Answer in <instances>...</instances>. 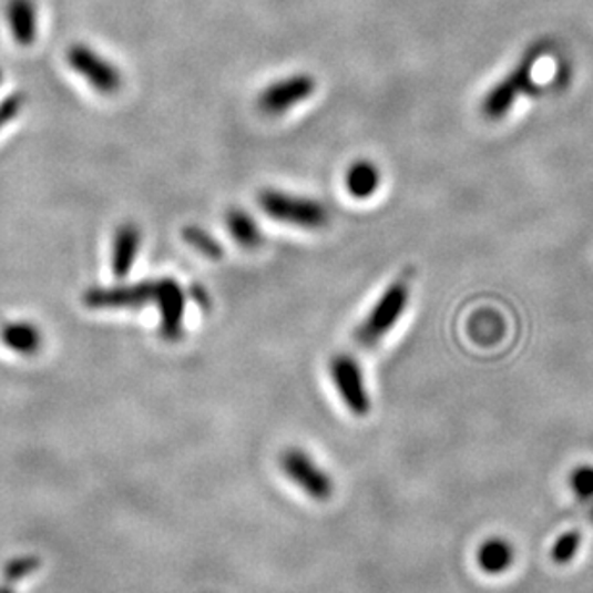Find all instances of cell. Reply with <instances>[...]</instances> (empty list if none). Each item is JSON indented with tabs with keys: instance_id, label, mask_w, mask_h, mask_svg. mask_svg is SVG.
I'll return each mask as SVG.
<instances>
[{
	"instance_id": "cell-1",
	"label": "cell",
	"mask_w": 593,
	"mask_h": 593,
	"mask_svg": "<svg viewBox=\"0 0 593 593\" xmlns=\"http://www.w3.org/2000/svg\"><path fill=\"white\" fill-rule=\"evenodd\" d=\"M543 52H545L543 44L532 47L522 57V60L517 64L513 72H509L503 80L495 83L488 91V95L483 96L482 104H480L483 117H488V120H501V117H505L520 96L528 93V91H532L535 62L542 59Z\"/></svg>"
},
{
	"instance_id": "cell-2",
	"label": "cell",
	"mask_w": 593,
	"mask_h": 593,
	"mask_svg": "<svg viewBox=\"0 0 593 593\" xmlns=\"http://www.w3.org/2000/svg\"><path fill=\"white\" fill-rule=\"evenodd\" d=\"M258 206L272 221L289 224V226L316 229L330 221L326 206L315 198L297 197L284 191L264 190L258 193Z\"/></svg>"
},
{
	"instance_id": "cell-3",
	"label": "cell",
	"mask_w": 593,
	"mask_h": 593,
	"mask_svg": "<svg viewBox=\"0 0 593 593\" xmlns=\"http://www.w3.org/2000/svg\"><path fill=\"white\" fill-rule=\"evenodd\" d=\"M410 289L407 278H399L381 294L378 303L368 313L357 331L355 341L362 347H372L381 337L396 328L399 318L403 316L405 308L409 305Z\"/></svg>"
},
{
	"instance_id": "cell-4",
	"label": "cell",
	"mask_w": 593,
	"mask_h": 593,
	"mask_svg": "<svg viewBox=\"0 0 593 593\" xmlns=\"http://www.w3.org/2000/svg\"><path fill=\"white\" fill-rule=\"evenodd\" d=\"M279 469L300 491L307 493V498L328 501L334 495L336 483L330 474L300 447H287L279 454Z\"/></svg>"
},
{
	"instance_id": "cell-5",
	"label": "cell",
	"mask_w": 593,
	"mask_h": 593,
	"mask_svg": "<svg viewBox=\"0 0 593 593\" xmlns=\"http://www.w3.org/2000/svg\"><path fill=\"white\" fill-rule=\"evenodd\" d=\"M68 64L103 95H114L122 88L120 70L88 44H74L68 51Z\"/></svg>"
},
{
	"instance_id": "cell-6",
	"label": "cell",
	"mask_w": 593,
	"mask_h": 593,
	"mask_svg": "<svg viewBox=\"0 0 593 593\" xmlns=\"http://www.w3.org/2000/svg\"><path fill=\"white\" fill-rule=\"evenodd\" d=\"M330 374L345 407L357 417H367L372 403L359 362L351 355H336L330 362Z\"/></svg>"
},
{
	"instance_id": "cell-7",
	"label": "cell",
	"mask_w": 593,
	"mask_h": 593,
	"mask_svg": "<svg viewBox=\"0 0 593 593\" xmlns=\"http://www.w3.org/2000/svg\"><path fill=\"white\" fill-rule=\"evenodd\" d=\"M315 91L316 80L313 75H289L286 80L276 81L263 89V93L258 95V109L268 116H279L294 109L295 104L305 103L315 95Z\"/></svg>"
},
{
	"instance_id": "cell-8",
	"label": "cell",
	"mask_w": 593,
	"mask_h": 593,
	"mask_svg": "<svg viewBox=\"0 0 593 593\" xmlns=\"http://www.w3.org/2000/svg\"><path fill=\"white\" fill-rule=\"evenodd\" d=\"M154 303L161 315V336L168 341H177L184 334L185 292L174 278L156 282Z\"/></svg>"
},
{
	"instance_id": "cell-9",
	"label": "cell",
	"mask_w": 593,
	"mask_h": 593,
	"mask_svg": "<svg viewBox=\"0 0 593 593\" xmlns=\"http://www.w3.org/2000/svg\"><path fill=\"white\" fill-rule=\"evenodd\" d=\"M154 295H156V282H141L133 286L89 289L83 303L89 308H137L154 303Z\"/></svg>"
},
{
	"instance_id": "cell-10",
	"label": "cell",
	"mask_w": 593,
	"mask_h": 593,
	"mask_svg": "<svg viewBox=\"0 0 593 593\" xmlns=\"http://www.w3.org/2000/svg\"><path fill=\"white\" fill-rule=\"evenodd\" d=\"M141 229L127 222L117 227L112 243V272L117 279L130 276L135 258L140 255Z\"/></svg>"
},
{
	"instance_id": "cell-11",
	"label": "cell",
	"mask_w": 593,
	"mask_h": 593,
	"mask_svg": "<svg viewBox=\"0 0 593 593\" xmlns=\"http://www.w3.org/2000/svg\"><path fill=\"white\" fill-rule=\"evenodd\" d=\"M0 344L18 355H35L43 347V334L35 324L16 320L0 326Z\"/></svg>"
},
{
	"instance_id": "cell-12",
	"label": "cell",
	"mask_w": 593,
	"mask_h": 593,
	"mask_svg": "<svg viewBox=\"0 0 593 593\" xmlns=\"http://www.w3.org/2000/svg\"><path fill=\"white\" fill-rule=\"evenodd\" d=\"M8 22L20 44H31L38 38V10L31 0H10Z\"/></svg>"
},
{
	"instance_id": "cell-13",
	"label": "cell",
	"mask_w": 593,
	"mask_h": 593,
	"mask_svg": "<svg viewBox=\"0 0 593 593\" xmlns=\"http://www.w3.org/2000/svg\"><path fill=\"white\" fill-rule=\"evenodd\" d=\"M477 561L485 574H503L513 564V545L505 538H488L478 548Z\"/></svg>"
},
{
	"instance_id": "cell-14",
	"label": "cell",
	"mask_w": 593,
	"mask_h": 593,
	"mask_svg": "<svg viewBox=\"0 0 593 593\" xmlns=\"http://www.w3.org/2000/svg\"><path fill=\"white\" fill-rule=\"evenodd\" d=\"M380 170L376 164L368 161H359L347 170L345 185H347V191L351 193L352 197L368 198L372 197L374 193L380 187Z\"/></svg>"
},
{
	"instance_id": "cell-15",
	"label": "cell",
	"mask_w": 593,
	"mask_h": 593,
	"mask_svg": "<svg viewBox=\"0 0 593 593\" xmlns=\"http://www.w3.org/2000/svg\"><path fill=\"white\" fill-rule=\"evenodd\" d=\"M227 232L245 249H257L263 243V234L255 218L242 208H232L226 216Z\"/></svg>"
},
{
	"instance_id": "cell-16",
	"label": "cell",
	"mask_w": 593,
	"mask_h": 593,
	"mask_svg": "<svg viewBox=\"0 0 593 593\" xmlns=\"http://www.w3.org/2000/svg\"><path fill=\"white\" fill-rule=\"evenodd\" d=\"M182 237L193 249L208 258H221L224 255L222 243L216 242L213 235L198 226H187L182 229Z\"/></svg>"
},
{
	"instance_id": "cell-17",
	"label": "cell",
	"mask_w": 593,
	"mask_h": 593,
	"mask_svg": "<svg viewBox=\"0 0 593 593\" xmlns=\"http://www.w3.org/2000/svg\"><path fill=\"white\" fill-rule=\"evenodd\" d=\"M580 540H582V538H580V532H566V534L561 535V538L556 540L553 553H551L553 561H555L556 564L571 563L572 559L579 553Z\"/></svg>"
},
{
	"instance_id": "cell-18",
	"label": "cell",
	"mask_w": 593,
	"mask_h": 593,
	"mask_svg": "<svg viewBox=\"0 0 593 593\" xmlns=\"http://www.w3.org/2000/svg\"><path fill=\"white\" fill-rule=\"evenodd\" d=\"M571 488L574 495L587 503L593 499V467H579L571 474Z\"/></svg>"
},
{
	"instance_id": "cell-19",
	"label": "cell",
	"mask_w": 593,
	"mask_h": 593,
	"mask_svg": "<svg viewBox=\"0 0 593 593\" xmlns=\"http://www.w3.org/2000/svg\"><path fill=\"white\" fill-rule=\"evenodd\" d=\"M38 556H18L14 561L4 566V579L8 582H18V580L30 576L31 572H35L39 569Z\"/></svg>"
},
{
	"instance_id": "cell-20",
	"label": "cell",
	"mask_w": 593,
	"mask_h": 593,
	"mask_svg": "<svg viewBox=\"0 0 593 593\" xmlns=\"http://www.w3.org/2000/svg\"><path fill=\"white\" fill-rule=\"evenodd\" d=\"M23 104H25V96L22 93H14V95L7 96L0 103V130L7 127L12 120H16V117L22 114Z\"/></svg>"
},
{
	"instance_id": "cell-21",
	"label": "cell",
	"mask_w": 593,
	"mask_h": 593,
	"mask_svg": "<svg viewBox=\"0 0 593 593\" xmlns=\"http://www.w3.org/2000/svg\"><path fill=\"white\" fill-rule=\"evenodd\" d=\"M191 297L197 300L201 307L203 308L211 307V299H208V294H206V289H203V287L201 286L191 287Z\"/></svg>"
},
{
	"instance_id": "cell-22",
	"label": "cell",
	"mask_w": 593,
	"mask_h": 593,
	"mask_svg": "<svg viewBox=\"0 0 593 593\" xmlns=\"http://www.w3.org/2000/svg\"><path fill=\"white\" fill-rule=\"evenodd\" d=\"M0 593H14L10 590V586H0Z\"/></svg>"
},
{
	"instance_id": "cell-23",
	"label": "cell",
	"mask_w": 593,
	"mask_h": 593,
	"mask_svg": "<svg viewBox=\"0 0 593 593\" xmlns=\"http://www.w3.org/2000/svg\"><path fill=\"white\" fill-rule=\"evenodd\" d=\"M590 519H592V522H593V509H592V514H590Z\"/></svg>"
},
{
	"instance_id": "cell-24",
	"label": "cell",
	"mask_w": 593,
	"mask_h": 593,
	"mask_svg": "<svg viewBox=\"0 0 593 593\" xmlns=\"http://www.w3.org/2000/svg\"><path fill=\"white\" fill-rule=\"evenodd\" d=\"M0 81H2V70H0Z\"/></svg>"
}]
</instances>
